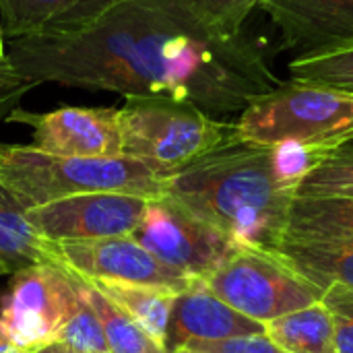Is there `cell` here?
Masks as SVG:
<instances>
[{
    "mask_svg": "<svg viewBox=\"0 0 353 353\" xmlns=\"http://www.w3.org/2000/svg\"><path fill=\"white\" fill-rule=\"evenodd\" d=\"M6 56L35 85L161 95L213 118L281 83L256 43L215 31L184 0H116L81 27L10 39Z\"/></svg>",
    "mask_w": 353,
    "mask_h": 353,
    "instance_id": "cell-1",
    "label": "cell"
},
{
    "mask_svg": "<svg viewBox=\"0 0 353 353\" xmlns=\"http://www.w3.org/2000/svg\"><path fill=\"white\" fill-rule=\"evenodd\" d=\"M161 194L223 232L240 248L275 254L288 236L296 186L277 176L271 147L232 137L168 176Z\"/></svg>",
    "mask_w": 353,
    "mask_h": 353,
    "instance_id": "cell-2",
    "label": "cell"
},
{
    "mask_svg": "<svg viewBox=\"0 0 353 353\" xmlns=\"http://www.w3.org/2000/svg\"><path fill=\"white\" fill-rule=\"evenodd\" d=\"M0 182L23 211L87 192L161 196V178L132 157H60L33 145L0 143Z\"/></svg>",
    "mask_w": 353,
    "mask_h": 353,
    "instance_id": "cell-3",
    "label": "cell"
},
{
    "mask_svg": "<svg viewBox=\"0 0 353 353\" xmlns=\"http://www.w3.org/2000/svg\"><path fill=\"white\" fill-rule=\"evenodd\" d=\"M122 155L151 168L161 180L234 137V124L221 122L196 105L172 97H126L118 108Z\"/></svg>",
    "mask_w": 353,
    "mask_h": 353,
    "instance_id": "cell-4",
    "label": "cell"
},
{
    "mask_svg": "<svg viewBox=\"0 0 353 353\" xmlns=\"http://www.w3.org/2000/svg\"><path fill=\"white\" fill-rule=\"evenodd\" d=\"M234 137L263 147L294 141L333 149L353 139V93L294 79L279 83L240 112Z\"/></svg>",
    "mask_w": 353,
    "mask_h": 353,
    "instance_id": "cell-5",
    "label": "cell"
},
{
    "mask_svg": "<svg viewBox=\"0 0 353 353\" xmlns=\"http://www.w3.org/2000/svg\"><path fill=\"white\" fill-rule=\"evenodd\" d=\"M205 285L240 314L271 323L321 302V290L290 269L277 254L240 248Z\"/></svg>",
    "mask_w": 353,
    "mask_h": 353,
    "instance_id": "cell-6",
    "label": "cell"
},
{
    "mask_svg": "<svg viewBox=\"0 0 353 353\" xmlns=\"http://www.w3.org/2000/svg\"><path fill=\"white\" fill-rule=\"evenodd\" d=\"M81 304L72 271L37 263L12 273L0 300V327L21 350L35 353L56 343Z\"/></svg>",
    "mask_w": 353,
    "mask_h": 353,
    "instance_id": "cell-7",
    "label": "cell"
},
{
    "mask_svg": "<svg viewBox=\"0 0 353 353\" xmlns=\"http://www.w3.org/2000/svg\"><path fill=\"white\" fill-rule=\"evenodd\" d=\"M132 238L168 267L207 281L240 246L170 196L149 199Z\"/></svg>",
    "mask_w": 353,
    "mask_h": 353,
    "instance_id": "cell-8",
    "label": "cell"
},
{
    "mask_svg": "<svg viewBox=\"0 0 353 353\" xmlns=\"http://www.w3.org/2000/svg\"><path fill=\"white\" fill-rule=\"evenodd\" d=\"M149 199L128 192H87L25 211L29 225L52 242L132 236Z\"/></svg>",
    "mask_w": 353,
    "mask_h": 353,
    "instance_id": "cell-9",
    "label": "cell"
},
{
    "mask_svg": "<svg viewBox=\"0 0 353 353\" xmlns=\"http://www.w3.org/2000/svg\"><path fill=\"white\" fill-rule=\"evenodd\" d=\"M62 267L93 281H118L182 294L196 279L168 267L132 236L56 242Z\"/></svg>",
    "mask_w": 353,
    "mask_h": 353,
    "instance_id": "cell-10",
    "label": "cell"
},
{
    "mask_svg": "<svg viewBox=\"0 0 353 353\" xmlns=\"http://www.w3.org/2000/svg\"><path fill=\"white\" fill-rule=\"evenodd\" d=\"M6 122L31 128V145L60 157H120L122 132L118 108L66 105L46 114L17 108Z\"/></svg>",
    "mask_w": 353,
    "mask_h": 353,
    "instance_id": "cell-11",
    "label": "cell"
},
{
    "mask_svg": "<svg viewBox=\"0 0 353 353\" xmlns=\"http://www.w3.org/2000/svg\"><path fill=\"white\" fill-rule=\"evenodd\" d=\"M261 6L296 56L353 39V0H269Z\"/></svg>",
    "mask_w": 353,
    "mask_h": 353,
    "instance_id": "cell-12",
    "label": "cell"
},
{
    "mask_svg": "<svg viewBox=\"0 0 353 353\" xmlns=\"http://www.w3.org/2000/svg\"><path fill=\"white\" fill-rule=\"evenodd\" d=\"M246 335H265V325L240 314L217 298L205 281H196L174 300L165 352H180L190 341H223Z\"/></svg>",
    "mask_w": 353,
    "mask_h": 353,
    "instance_id": "cell-13",
    "label": "cell"
},
{
    "mask_svg": "<svg viewBox=\"0 0 353 353\" xmlns=\"http://www.w3.org/2000/svg\"><path fill=\"white\" fill-rule=\"evenodd\" d=\"M116 0H0L2 31L10 39L37 37L85 25Z\"/></svg>",
    "mask_w": 353,
    "mask_h": 353,
    "instance_id": "cell-14",
    "label": "cell"
},
{
    "mask_svg": "<svg viewBox=\"0 0 353 353\" xmlns=\"http://www.w3.org/2000/svg\"><path fill=\"white\" fill-rule=\"evenodd\" d=\"M275 254L321 292L329 288L353 292V242L350 240L285 236Z\"/></svg>",
    "mask_w": 353,
    "mask_h": 353,
    "instance_id": "cell-15",
    "label": "cell"
},
{
    "mask_svg": "<svg viewBox=\"0 0 353 353\" xmlns=\"http://www.w3.org/2000/svg\"><path fill=\"white\" fill-rule=\"evenodd\" d=\"M0 259L8 265L10 273L37 263L62 265L56 250V242L41 238L29 225L25 211L2 182H0Z\"/></svg>",
    "mask_w": 353,
    "mask_h": 353,
    "instance_id": "cell-16",
    "label": "cell"
},
{
    "mask_svg": "<svg viewBox=\"0 0 353 353\" xmlns=\"http://www.w3.org/2000/svg\"><path fill=\"white\" fill-rule=\"evenodd\" d=\"M103 298H108L116 308H120L128 319H132L143 331H147L157 343L165 347L168 325L174 308V300L178 294L149 288V285H132L118 281H93L87 279Z\"/></svg>",
    "mask_w": 353,
    "mask_h": 353,
    "instance_id": "cell-17",
    "label": "cell"
},
{
    "mask_svg": "<svg viewBox=\"0 0 353 353\" xmlns=\"http://www.w3.org/2000/svg\"><path fill=\"white\" fill-rule=\"evenodd\" d=\"M288 236L353 242V196H296Z\"/></svg>",
    "mask_w": 353,
    "mask_h": 353,
    "instance_id": "cell-18",
    "label": "cell"
},
{
    "mask_svg": "<svg viewBox=\"0 0 353 353\" xmlns=\"http://www.w3.org/2000/svg\"><path fill=\"white\" fill-rule=\"evenodd\" d=\"M265 335L288 353H337L333 321L323 302L265 323Z\"/></svg>",
    "mask_w": 353,
    "mask_h": 353,
    "instance_id": "cell-19",
    "label": "cell"
},
{
    "mask_svg": "<svg viewBox=\"0 0 353 353\" xmlns=\"http://www.w3.org/2000/svg\"><path fill=\"white\" fill-rule=\"evenodd\" d=\"M72 271V269H70ZM74 273V271H72ZM74 279L93 306L105 335L110 353H168L147 331H143L132 319H128L120 308H116L108 298H103L85 277L74 273Z\"/></svg>",
    "mask_w": 353,
    "mask_h": 353,
    "instance_id": "cell-20",
    "label": "cell"
},
{
    "mask_svg": "<svg viewBox=\"0 0 353 353\" xmlns=\"http://www.w3.org/2000/svg\"><path fill=\"white\" fill-rule=\"evenodd\" d=\"M290 74L294 81L353 93V39L327 50L294 56L290 62Z\"/></svg>",
    "mask_w": 353,
    "mask_h": 353,
    "instance_id": "cell-21",
    "label": "cell"
},
{
    "mask_svg": "<svg viewBox=\"0 0 353 353\" xmlns=\"http://www.w3.org/2000/svg\"><path fill=\"white\" fill-rule=\"evenodd\" d=\"M296 196H353V139L333 147L306 174Z\"/></svg>",
    "mask_w": 353,
    "mask_h": 353,
    "instance_id": "cell-22",
    "label": "cell"
},
{
    "mask_svg": "<svg viewBox=\"0 0 353 353\" xmlns=\"http://www.w3.org/2000/svg\"><path fill=\"white\" fill-rule=\"evenodd\" d=\"M72 277H74V273H72ZM74 283H77V279H74ZM77 288H79V283H77ZM79 292H81V288H79ZM58 341L68 343L70 347L83 353H110L108 343H105V335H103V327L83 292H81V304H79L77 312L72 314V319L68 321V325L64 327V331L60 333Z\"/></svg>",
    "mask_w": 353,
    "mask_h": 353,
    "instance_id": "cell-23",
    "label": "cell"
},
{
    "mask_svg": "<svg viewBox=\"0 0 353 353\" xmlns=\"http://www.w3.org/2000/svg\"><path fill=\"white\" fill-rule=\"evenodd\" d=\"M199 19L225 35H240L242 25L261 0H184Z\"/></svg>",
    "mask_w": 353,
    "mask_h": 353,
    "instance_id": "cell-24",
    "label": "cell"
},
{
    "mask_svg": "<svg viewBox=\"0 0 353 353\" xmlns=\"http://www.w3.org/2000/svg\"><path fill=\"white\" fill-rule=\"evenodd\" d=\"M321 302L331 314L337 353H353V292L329 288L321 292Z\"/></svg>",
    "mask_w": 353,
    "mask_h": 353,
    "instance_id": "cell-25",
    "label": "cell"
},
{
    "mask_svg": "<svg viewBox=\"0 0 353 353\" xmlns=\"http://www.w3.org/2000/svg\"><path fill=\"white\" fill-rule=\"evenodd\" d=\"M180 352L186 353H288L267 335L232 337L223 341H190Z\"/></svg>",
    "mask_w": 353,
    "mask_h": 353,
    "instance_id": "cell-26",
    "label": "cell"
},
{
    "mask_svg": "<svg viewBox=\"0 0 353 353\" xmlns=\"http://www.w3.org/2000/svg\"><path fill=\"white\" fill-rule=\"evenodd\" d=\"M33 87H37L33 81L23 77L8 60V56L0 58V120H6L23 99L25 93H29Z\"/></svg>",
    "mask_w": 353,
    "mask_h": 353,
    "instance_id": "cell-27",
    "label": "cell"
},
{
    "mask_svg": "<svg viewBox=\"0 0 353 353\" xmlns=\"http://www.w3.org/2000/svg\"><path fill=\"white\" fill-rule=\"evenodd\" d=\"M0 353H29V352H25V350H21L19 345H14V343L8 339V335L4 333V329L0 327Z\"/></svg>",
    "mask_w": 353,
    "mask_h": 353,
    "instance_id": "cell-28",
    "label": "cell"
},
{
    "mask_svg": "<svg viewBox=\"0 0 353 353\" xmlns=\"http://www.w3.org/2000/svg\"><path fill=\"white\" fill-rule=\"evenodd\" d=\"M35 353H83V352H79V350L70 347L68 343H60V341H56V343H50V345H46V347H41V350H37Z\"/></svg>",
    "mask_w": 353,
    "mask_h": 353,
    "instance_id": "cell-29",
    "label": "cell"
},
{
    "mask_svg": "<svg viewBox=\"0 0 353 353\" xmlns=\"http://www.w3.org/2000/svg\"><path fill=\"white\" fill-rule=\"evenodd\" d=\"M2 27H0V58H4L6 56V46H4V39H2Z\"/></svg>",
    "mask_w": 353,
    "mask_h": 353,
    "instance_id": "cell-30",
    "label": "cell"
},
{
    "mask_svg": "<svg viewBox=\"0 0 353 353\" xmlns=\"http://www.w3.org/2000/svg\"><path fill=\"white\" fill-rule=\"evenodd\" d=\"M6 273H10V269H8V265L0 259V275H6Z\"/></svg>",
    "mask_w": 353,
    "mask_h": 353,
    "instance_id": "cell-31",
    "label": "cell"
},
{
    "mask_svg": "<svg viewBox=\"0 0 353 353\" xmlns=\"http://www.w3.org/2000/svg\"><path fill=\"white\" fill-rule=\"evenodd\" d=\"M176 353H186V352H176Z\"/></svg>",
    "mask_w": 353,
    "mask_h": 353,
    "instance_id": "cell-32",
    "label": "cell"
}]
</instances>
